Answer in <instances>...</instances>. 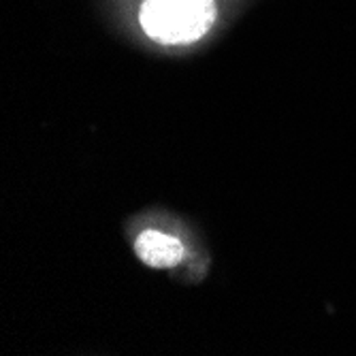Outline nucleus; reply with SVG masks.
I'll return each mask as SVG.
<instances>
[{
	"label": "nucleus",
	"instance_id": "obj_2",
	"mask_svg": "<svg viewBox=\"0 0 356 356\" xmlns=\"http://www.w3.org/2000/svg\"><path fill=\"white\" fill-rule=\"evenodd\" d=\"M135 252L152 269L177 267L186 256V248L177 237L160 231H143L135 241Z\"/></svg>",
	"mask_w": 356,
	"mask_h": 356
},
{
	"label": "nucleus",
	"instance_id": "obj_1",
	"mask_svg": "<svg viewBox=\"0 0 356 356\" xmlns=\"http://www.w3.org/2000/svg\"><path fill=\"white\" fill-rule=\"evenodd\" d=\"M141 28L154 41L186 45L199 41L216 22L213 0H145L139 13Z\"/></svg>",
	"mask_w": 356,
	"mask_h": 356
}]
</instances>
